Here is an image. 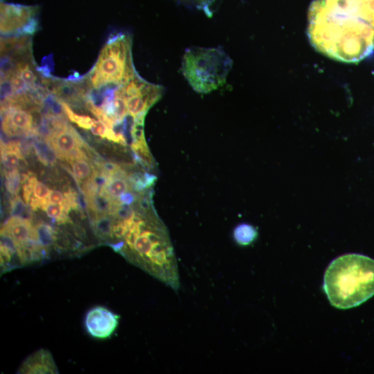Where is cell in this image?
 Instances as JSON below:
<instances>
[{"label":"cell","mask_w":374,"mask_h":374,"mask_svg":"<svg viewBox=\"0 0 374 374\" xmlns=\"http://www.w3.org/2000/svg\"><path fill=\"white\" fill-rule=\"evenodd\" d=\"M49 193L47 186L37 181L33 188V196L42 201L48 199Z\"/></svg>","instance_id":"23"},{"label":"cell","mask_w":374,"mask_h":374,"mask_svg":"<svg viewBox=\"0 0 374 374\" xmlns=\"http://www.w3.org/2000/svg\"><path fill=\"white\" fill-rule=\"evenodd\" d=\"M120 316L103 306H96L86 314L84 324L87 332L93 337L106 339L116 330Z\"/></svg>","instance_id":"6"},{"label":"cell","mask_w":374,"mask_h":374,"mask_svg":"<svg viewBox=\"0 0 374 374\" xmlns=\"http://www.w3.org/2000/svg\"><path fill=\"white\" fill-rule=\"evenodd\" d=\"M108 127L100 121H95L93 122L90 130L93 134L105 138Z\"/></svg>","instance_id":"24"},{"label":"cell","mask_w":374,"mask_h":374,"mask_svg":"<svg viewBox=\"0 0 374 374\" xmlns=\"http://www.w3.org/2000/svg\"><path fill=\"white\" fill-rule=\"evenodd\" d=\"M43 83L48 93L64 102L80 103L87 96L85 89L76 82L44 80Z\"/></svg>","instance_id":"10"},{"label":"cell","mask_w":374,"mask_h":374,"mask_svg":"<svg viewBox=\"0 0 374 374\" xmlns=\"http://www.w3.org/2000/svg\"><path fill=\"white\" fill-rule=\"evenodd\" d=\"M14 71L24 82L28 89L36 85L37 75L32 70L28 63L24 61L17 62Z\"/></svg>","instance_id":"17"},{"label":"cell","mask_w":374,"mask_h":374,"mask_svg":"<svg viewBox=\"0 0 374 374\" xmlns=\"http://www.w3.org/2000/svg\"><path fill=\"white\" fill-rule=\"evenodd\" d=\"M1 233L9 235L14 241L16 247L30 241L39 243L36 230L35 226L32 225L30 219L11 216L3 224Z\"/></svg>","instance_id":"7"},{"label":"cell","mask_w":374,"mask_h":374,"mask_svg":"<svg viewBox=\"0 0 374 374\" xmlns=\"http://www.w3.org/2000/svg\"><path fill=\"white\" fill-rule=\"evenodd\" d=\"M129 181L122 177H111L99 192L107 196L112 200H118V197L131 188Z\"/></svg>","instance_id":"12"},{"label":"cell","mask_w":374,"mask_h":374,"mask_svg":"<svg viewBox=\"0 0 374 374\" xmlns=\"http://www.w3.org/2000/svg\"><path fill=\"white\" fill-rule=\"evenodd\" d=\"M33 145L38 159L44 165H53L57 157V155L46 141L37 139L33 141Z\"/></svg>","instance_id":"13"},{"label":"cell","mask_w":374,"mask_h":374,"mask_svg":"<svg viewBox=\"0 0 374 374\" xmlns=\"http://www.w3.org/2000/svg\"><path fill=\"white\" fill-rule=\"evenodd\" d=\"M136 75L132 60L130 38L118 34L103 48L90 74V82L94 89H98L110 83H126Z\"/></svg>","instance_id":"4"},{"label":"cell","mask_w":374,"mask_h":374,"mask_svg":"<svg viewBox=\"0 0 374 374\" xmlns=\"http://www.w3.org/2000/svg\"><path fill=\"white\" fill-rule=\"evenodd\" d=\"M232 60L221 48L192 47L182 59L181 71L191 87L207 93L223 86Z\"/></svg>","instance_id":"3"},{"label":"cell","mask_w":374,"mask_h":374,"mask_svg":"<svg viewBox=\"0 0 374 374\" xmlns=\"http://www.w3.org/2000/svg\"><path fill=\"white\" fill-rule=\"evenodd\" d=\"M64 195L58 190H50L48 196V202L62 204L64 201Z\"/></svg>","instance_id":"25"},{"label":"cell","mask_w":374,"mask_h":374,"mask_svg":"<svg viewBox=\"0 0 374 374\" xmlns=\"http://www.w3.org/2000/svg\"><path fill=\"white\" fill-rule=\"evenodd\" d=\"M30 47V40L27 35L15 36L1 39V55H16L24 53Z\"/></svg>","instance_id":"11"},{"label":"cell","mask_w":374,"mask_h":374,"mask_svg":"<svg viewBox=\"0 0 374 374\" xmlns=\"http://www.w3.org/2000/svg\"><path fill=\"white\" fill-rule=\"evenodd\" d=\"M64 114L68 118L76 123L79 127L83 129H90L94 119L90 118L88 116L78 115L73 112L69 105L64 101L61 100Z\"/></svg>","instance_id":"19"},{"label":"cell","mask_w":374,"mask_h":374,"mask_svg":"<svg viewBox=\"0 0 374 374\" xmlns=\"http://www.w3.org/2000/svg\"><path fill=\"white\" fill-rule=\"evenodd\" d=\"M37 182V178L31 172L21 175L23 196L27 204L30 203L33 193V188Z\"/></svg>","instance_id":"21"},{"label":"cell","mask_w":374,"mask_h":374,"mask_svg":"<svg viewBox=\"0 0 374 374\" xmlns=\"http://www.w3.org/2000/svg\"><path fill=\"white\" fill-rule=\"evenodd\" d=\"M70 163L78 183L88 179L91 175L93 169L89 163L84 159H74Z\"/></svg>","instance_id":"18"},{"label":"cell","mask_w":374,"mask_h":374,"mask_svg":"<svg viewBox=\"0 0 374 374\" xmlns=\"http://www.w3.org/2000/svg\"><path fill=\"white\" fill-rule=\"evenodd\" d=\"M323 289L337 308L361 305L374 295V259L359 253L337 257L326 270Z\"/></svg>","instance_id":"2"},{"label":"cell","mask_w":374,"mask_h":374,"mask_svg":"<svg viewBox=\"0 0 374 374\" xmlns=\"http://www.w3.org/2000/svg\"><path fill=\"white\" fill-rule=\"evenodd\" d=\"M5 177L6 187L8 193L15 195H17L21 183V178L18 170L15 168L6 170L5 172Z\"/></svg>","instance_id":"20"},{"label":"cell","mask_w":374,"mask_h":374,"mask_svg":"<svg viewBox=\"0 0 374 374\" xmlns=\"http://www.w3.org/2000/svg\"><path fill=\"white\" fill-rule=\"evenodd\" d=\"M95 234L100 239H111L113 217L109 215H96L92 219Z\"/></svg>","instance_id":"14"},{"label":"cell","mask_w":374,"mask_h":374,"mask_svg":"<svg viewBox=\"0 0 374 374\" xmlns=\"http://www.w3.org/2000/svg\"><path fill=\"white\" fill-rule=\"evenodd\" d=\"M48 143L55 150L57 157L65 160H69L72 152L83 145L78 133L69 125L54 133Z\"/></svg>","instance_id":"8"},{"label":"cell","mask_w":374,"mask_h":374,"mask_svg":"<svg viewBox=\"0 0 374 374\" xmlns=\"http://www.w3.org/2000/svg\"><path fill=\"white\" fill-rule=\"evenodd\" d=\"M18 373L25 374H56L58 369L51 353L40 349L29 355L21 364Z\"/></svg>","instance_id":"9"},{"label":"cell","mask_w":374,"mask_h":374,"mask_svg":"<svg viewBox=\"0 0 374 374\" xmlns=\"http://www.w3.org/2000/svg\"><path fill=\"white\" fill-rule=\"evenodd\" d=\"M257 236V230L248 224H239L233 231L234 240L240 245H248L252 243Z\"/></svg>","instance_id":"15"},{"label":"cell","mask_w":374,"mask_h":374,"mask_svg":"<svg viewBox=\"0 0 374 374\" xmlns=\"http://www.w3.org/2000/svg\"><path fill=\"white\" fill-rule=\"evenodd\" d=\"M135 200L134 194L128 191L123 193L119 197L118 201L123 204H131Z\"/></svg>","instance_id":"26"},{"label":"cell","mask_w":374,"mask_h":374,"mask_svg":"<svg viewBox=\"0 0 374 374\" xmlns=\"http://www.w3.org/2000/svg\"><path fill=\"white\" fill-rule=\"evenodd\" d=\"M11 216H19L29 219L30 212L20 197L15 195L10 201Z\"/></svg>","instance_id":"22"},{"label":"cell","mask_w":374,"mask_h":374,"mask_svg":"<svg viewBox=\"0 0 374 374\" xmlns=\"http://www.w3.org/2000/svg\"><path fill=\"white\" fill-rule=\"evenodd\" d=\"M36 8L1 3V33L3 35H28L37 26Z\"/></svg>","instance_id":"5"},{"label":"cell","mask_w":374,"mask_h":374,"mask_svg":"<svg viewBox=\"0 0 374 374\" xmlns=\"http://www.w3.org/2000/svg\"><path fill=\"white\" fill-rule=\"evenodd\" d=\"M307 34L321 54L357 63L374 51V0H314Z\"/></svg>","instance_id":"1"},{"label":"cell","mask_w":374,"mask_h":374,"mask_svg":"<svg viewBox=\"0 0 374 374\" xmlns=\"http://www.w3.org/2000/svg\"><path fill=\"white\" fill-rule=\"evenodd\" d=\"M34 226L39 244L48 250V248L56 240V231L53 229V226L42 222L38 223Z\"/></svg>","instance_id":"16"}]
</instances>
